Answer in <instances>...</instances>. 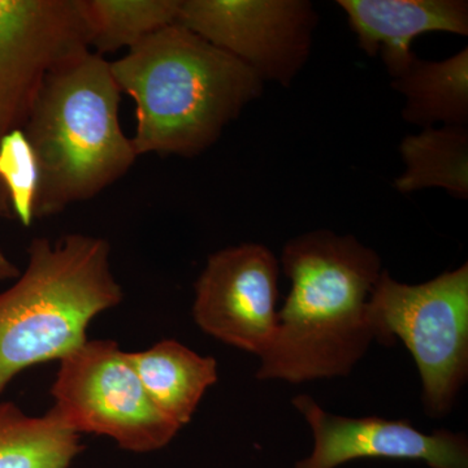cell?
Segmentation results:
<instances>
[{"instance_id":"1","label":"cell","mask_w":468,"mask_h":468,"mask_svg":"<svg viewBox=\"0 0 468 468\" xmlns=\"http://www.w3.org/2000/svg\"><path fill=\"white\" fill-rule=\"evenodd\" d=\"M282 264L292 289L258 380L347 377L378 343L371 298L384 271L381 258L350 234L322 229L286 243Z\"/></svg>"},{"instance_id":"16","label":"cell","mask_w":468,"mask_h":468,"mask_svg":"<svg viewBox=\"0 0 468 468\" xmlns=\"http://www.w3.org/2000/svg\"><path fill=\"white\" fill-rule=\"evenodd\" d=\"M89 48L101 55L131 50L151 34L177 24L181 0H80Z\"/></svg>"},{"instance_id":"6","label":"cell","mask_w":468,"mask_h":468,"mask_svg":"<svg viewBox=\"0 0 468 468\" xmlns=\"http://www.w3.org/2000/svg\"><path fill=\"white\" fill-rule=\"evenodd\" d=\"M58 363L50 411L77 435L106 436L122 451L151 452L180 432L151 401L116 341L88 340Z\"/></svg>"},{"instance_id":"15","label":"cell","mask_w":468,"mask_h":468,"mask_svg":"<svg viewBox=\"0 0 468 468\" xmlns=\"http://www.w3.org/2000/svg\"><path fill=\"white\" fill-rule=\"evenodd\" d=\"M81 452V436L50 410L30 417L14 402H0V468H69Z\"/></svg>"},{"instance_id":"10","label":"cell","mask_w":468,"mask_h":468,"mask_svg":"<svg viewBox=\"0 0 468 468\" xmlns=\"http://www.w3.org/2000/svg\"><path fill=\"white\" fill-rule=\"evenodd\" d=\"M292 405L306 419L314 436L313 452L295 468H337L366 458L419 461L430 468H468L463 433H424L406 420L340 417L306 394L292 399Z\"/></svg>"},{"instance_id":"8","label":"cell","mask_w":468,"mask_h":468,"mask_svg":"<svg viewBox=\"0 0 468 468\" xmlns=\"http://www.w3.org/2000/svg\"><path fill=\"white\" fill-rule=\"evenodd\" d=\"M85 50L80 0H0V140L24 129L48 76Z\"/></svg>"},{"instance_id":"17","label":"cell","mask_w":468,"mask_h":468,"mask_svg":"<svg viewBox=\"0 0 468 468\" xmlns=\"http://www.w3.org/2000/svg\"><path fill=\"white\" fill-rule=\"evenodd\" d=\"M38 186V165L23 129L5 135L0 140V214L32 226Z\"/></svg>"},{"instance_id":"9","label":"cell","mask_w":468,"mask_h":468,"mask_svg":"<svg viewBox=\"0 0 468 468\" xmlns=\"http://www.w3.org/2000/svg\"><path fill=\"white\" fill-rule=\"evenodd\" d=\"M279 275L275 255L260 243L209 255L194 285V322L211 337L261 358L277 328Z\"/></svg>"},{"instance_id":"7","label":"cell","mask_w":468,"mask_h":468,"mask_svg":"<svg viewBox=\"0 0 468 468\" xmlns=\"http://www.w3.org/2000/svg\"><path fill=\"white\" fill-rule=\"evenodd\" d=\"M177 24L288 88L309 60L318 15L306 0H181Z\"/></svg>"},{"instance_id":"11","label":"cell","mask_w":468,"mask_h":468,"mask_svg":"<svg viewBox=\"0 0 468 468\" xmlns=\"http://www.w3.org/2000/svg\"><path fill=\"white\" fill-rule=\"evenodd\" d=\"M358 46L380 55L392 79L414 63L412 42L424 33L468 36L466 0H338Z\"/></svg>"},{"instance_id":"12","label":"cell","mask_w":468,"mask_h":468,"mask_svg":"<svg viewBox=\"0 0 468 468\" xmlns=\"http://www.w3.org/2000/svg\"><path fill=\"white\" fill-rule=\"evenodd\" d=\"M128 356L151 401L180 428L192 421L203 396L218 381L217 359L176 340Z\"/></svg>"},{"instance_id":"5","label":"cell","mask_w":468,"mask_h":468,"mask_svg":"<svg viewBox=\"0 0 468 468\" xmlns=\"http://www.w3.org/2000/svg\"><path fill=\"white\" fill-rule=\"evenodd\" d=\"M378 343L401 338L421 380L428 417L452 411L468 377V266L423 284L396 282L383 271L371 298Z\"/></svg>"},{"instance_id":"18","label":"cell","mask_w":468,"mask_h":468,"mask_svg":"<svg viewBox=\"0 0 468 468\" xmlns=\"http://www.w3.org/2000/svg\"><path fill=\"white\" fill-rule=\"evenodd\" d=\"M20 270L16 264L12 263L11 261L0 251V282H7V280H16L20 276Z\"/></svg>"},{"instance_id":"3","label":"cell","mask_w":468,"mask_h":468,"mask_svg":"<svg viewBox=\"0 0 468 468\" xmlns=\"http://www.w3.org/2000/svg\"><path fill=\"white\" fill-rule=\"evenodd\" d=\"M120 101L110 61L92 50L48 76L23 129L38 165L36 218L89 201L128 174L138 155Z\"/></svg>"},{"instance_id":"4","label":"cell","mask_w":468,"mask_h":468,"mask_svg":"<svg viewBox=\"0 0 468 468\" xmlns=\"http://www.w3.org/2000/svg\"><path fill=\"white\" fill-rule=\"evenodd\" d=\"M124 298L101 237H37L27 266L0 292V396L20 372L60 360L88 341V328Z\"/></svg>"},{"instance_id":"13","label":"cell","mask_w":468,"mask_h":468,"mask_svg":"<svg viewBox=\"0 0 468 468\" xmlns=\"http://www.w3.org/2000/svg\"><path fill=\"white\" fill-rule=\"evenodd\" d=\"M405 98L406 122L432 128L437 124L466 126L468 122V48L441 61L420 60L392 81Z\"/></svg>"},{"instance_id":"2","label":"cell","mask_w":468,"mask_h":468,"mask_svg":"<svg viewBox=\"0 0 468 468\" xmlns=\"http://www.w3.org/2000/svg\"><path fill=\"white\" fill-rule=\"evenodd\" d=\"M111 69L135 104L138 156L198 155L263 91L250 67L178 24L146 37Z\"/></svg>"},{"instance_id":"14","label":"cell","mask_w":468,"mask_h":468,"mask_svg":"<svg viewBox=\"0 0 468 468\" xmlns=\"http://www.w3.org/2000/svg\"><path fill=\"white\" fill-rule=\"evenodd\" d=\"M405 171L394 181L402 194L441 187L455 198L468 197L467 126L441 125L410 134L399 144Z\"/></svg>"}]
</instances>
